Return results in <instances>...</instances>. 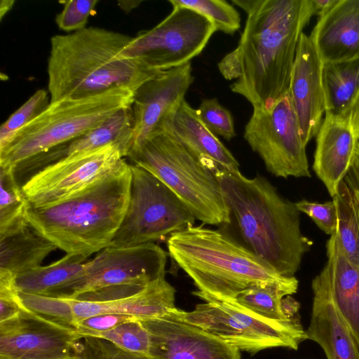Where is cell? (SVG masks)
Segmentation results:
<instances>
[{"mask_svg":"<svg viewBox=\"0 0 359 359\" xmlns=\"http://www.w3.org/2000/svg\"><path fill=\"white\" fill-rule=\"evenodd\" d=\"M243 137L276 177H311L306 145L289 93L269 109H253Z\"/></svg>","mask_w":359,"mask_h":359,"instance_id":"obj_11","label":"cell"},{"mask_svg":"<svg viewBox=\"0 0 359 359\" xmlns=\"http://www.w3.org/2000/svg\"><path fill=\"white\" fill-rule=\"evenodd\" d=\"M168 255L154 243L121 248L108 246L85 262L79 276L45 296L74 299L112 285H147L165 276Z\"/></svg>","mask_w":359,"mask_h":359,"instance_id":"obj_12","label":"cell"},{"mask_svg":"<svg viewBox=\"0 0 359 359\" xmlns=\"http://www.w3.org/2000/svg\"><path fill=\"white\" fill-rule=\"evenodd\" d=\"M133 128L132 108L123 109L84 135L22 161L18 165V172L22 177L29 178L63 158L109 144L118 146L126 157L132 147Z\"/></svg>","mask_w":359,"mask_h":359,"instance_id":"obj_18","label":"cell"},{"mask_svg":"<svg viewBox=\"0 0 359 359\" xmlns=\"http://www.w3.org/2000/svg\"><path fill=\"white\" fill-rule=\"evenodd\" d=\"M124 158L116 144L75 154L40 170L21 188L31 205H50L88 186L116 168Z\"/></svg>","mask_w":359,"mask_h":359,"instance_id":"obj_13","label":"cell"},{"mask_svg":"<svg viewBox=\"0 0 359 359\" xmlns=\"http://www.w3.org/2000/svg\"><path fill=\"white\" fill-rule=\"evenodd\" d=\"M295 205L299 212H303L310 217L325 233L330 236L334 233L337 214L333 200L324 203L302 200L295 203Z\"/></svg>","mask_w":359,"mask_h":359,"instance_id":"obj_38","label":"cell"},{"mask_svg":"<svg viewBox=\"0 0 359 359\" xmlns=\"http://www.w3.org/2000/svg\"><path fill=\"white\" fill-rule=\"evenodd\" d=\"M77 332L82 337L102 339L127 351L149 355V332L137 319L125 322L107 331L77 330Z\"/></svg>","mask_w":359,"mask_h":359,"instance_id":"obj_31","label":"cell"},{"mask_svg":"<svg viewBox=\"0 0 359 359\" xmlns=\"http://www.w3.org/2000/svg\"><path fill=\"white\" fill-rule=\"evenodd\" d=\"M194 80L189 62L158 73L135 90L131 107L133 128L130 149L140 145L180 107Z\"/></svg>","mask_w":359,"mask_h":359,"instance_id":"obj_15","label":"cell"},{"mask_svg":"<svg viewBox=\"0 0 359 359\" xmlns=\"http://www.w3.org/2000/svg\"><path fill=\"white\" fill-rule=\"evenodd\" d=\"M358 142L351 116L325 115L316 135L313 169L332 197L351 167Z\"/></svg>","mask_w":359,"mask_h":359,"instance_id":"obj_19","label":"cell"},{"mask_svg":"<svg viewBox=\"0 0 359 359\" xmlns=\"http://www.w3.org/2000/svg\"><path fill=\"white\" fill-rule=\"evenodd\" d=\"M298 280L293 277L254 284L236 298L241 306L265 318L285 321L288 319L282 308L283 299L296 293Z\"/></svg>","mask_w":359,"mask_h":359,"instance_id":"obj_28","label":"cell"},{"mask_svg":"<svg viewBox=\"0 0 359 359\" xmlns=\"http://www.w3.org/2000/svg\"><path fill=\"white\" fill-rule=\"evenodd\" d=\"M135 319L137 318L135 316L124 314H100L82 319L75 324V327L77 330L103 332Z\"/></svg>","mask_w":359,"mask_h":359,"instance_id":"obj_40","label":"cell"},{"mask_svg":"<svg viewBox=\"0 0 359 359\" xmlns=\"http://www.w3.org/2000/svg\"><path fill=\"white\" fill-rule=\"evenodd\" d=\"M48 91L37 90L22 106L15 111L0 128V151L4 149L16 133L49 104Z\"/></svg>","mask_w":359,"mask_h":359,"instance_id":"obj_33","label":"cell"},{"mask_svg":"<svg viewBox=\"0 0 359 359\" xmlns=\"http://www.w3.org/2000/svg\"><path fill=\"white\" fill-rule=\"evenodd\" d=\"M313 301L309 339L318 344L327 359H359V348L332 299L321 271L312 281Z\"/></svg>","mask_w":359,"mask_h":359,"instance_id":"obj_21","label":"cell"},{"mask_svg":"<svg viewBox=\"0 0 359 359\" xmlns=\"http://www.w3.org/2000/svg\"><path fill=\"white\" fill-rule=\"evenodd\" d=\"M14 1L6 0L1 1L0 5V18L2 19L5 15L12 8Z\"/></svg>","mask_w":359,"mask_h":359,"instance_id":"obj_47","label":"cell"},{"mask_svg":"<svg viewBox=\"0 0 359 359\" xmlns=\"http://www.w3.org/2000/svg\"><path fill=\"white\" fill-rule=\"evenodd\" d=\"M22 306L50 320L74 327L71 305L67 299L19 292ZM76 328V327H75Z\"/></svg>","mask_w":359,"mask_h":359,"instance_id":"obj_34","label":"cell"},{"mask_svg":"<svg viewBox=\"0 0 359 359\" xmlns=\"http://www.w3.org/2000/svg\"><path fill=\"white\" fill-rule=\"evenodd\" d=\"M344 180L354 194L359 204V142L357 143L351 167Z\"/></svg>","mask_w":359,"mask_h":359,"instance_id":"obj_42","label":"cell"},{"mask_svg":"<svg viewBox=\"0 0 359 359\" xmlns=\"http://www.w3.org/2000/svg\"><path fill=\"white\" fill-rule=\"evenodd\" d=\"M246 247L278 273L293 277L312 242L300 229L299 211L265 177L215 172Z\"/></svg>","mask_w":359,"mask_h":359,"instance_id":"obj_4","label":"cell"},{"mask_svg":"<svg viewBox=\"0 0 359 359\" xmlns=\"http://www.w3.org/2000/svg\"><path fill=\"white\" fill-rule=\"evenodd\" d=\"M218 69L227 80L238 79L241 76V63L236 50L234 49L218 63Z\"/></svg>","mask_w":359,"mask_h":359,"instance_id":"obj_41","label":"cell"},{"mask_svg":"<svg viewBox=\"0 0 359 359\" xmlns=\"http://www.w3.org/2000/svg\"><path fill=\"white\" fill-rule=\"evenodd\" d=\"M175 289L163 276L152 281L140 292L114 301L91 302L67 299L72 309L75 327L82 319L106 313L133 316L139 320L163 317L175 308Z\"/></svg>","mask_w":359,"mask_h":359,"instance_id":"obj_23","label":"cell"},{"mask_svg":"<svg viewBox=\"0 0 359 359\" xmlns=\"http://www.w3.org/2000/svg\"><path fill=\"white\" fill-rule=\"evenodd\" d=\"M135 91L116 87L81 98L52 102L22 127L0 151V166L20 163L69 142L100 126L117 111L132 107Z\"/></svg>","mask_w":359,"mask_h":359,"instance_id":"obj_7","label":"cell"},{"mask_svg":"<svg viewBox=\"0 0 359 359\" xmlns=\"http://www.w3.org/2000/svg\"><path fill=\"white\" fill-rule=\"evenodd\" d=\"M130 165L123 158L110 172L75 194L34 207L25 217L39 234L66 254L88 258L109 246L127 210Z\"/></svg>","mask_w":359,"mask_h":359,"instance_id":"obj_3","label":"cell"},{"mask_svg":"<svg viewBox=\"0 0 359 359\" xmlns=\"http://www.w3.org/2000/svg\"><path fill=\"white\" fill-rule=\"evenodd\" d=\"M322 65L310 35L303 32L291 73L289 93L306 146L317 135L325 113Z\"/></svg>","mask_w":359,"mask_h":359,"instance_id":"obj_17","label":"cell"},{"mask_svg":"<svg viewBox=\"0 0 359 359\" xmlns=\"http://www.w3.org/2000/svg\"><path fill=\"white\" fill-rule=\"evenodd\" d=\"M332 200L337 214L334 234L346 257L359 269V204L344 180Z\"/></svg>","mask_w":359,"mask_h":359,"instance_id":"obj_29","label":"cell"},{"mask_svg":"<svg viewBox=\"0 0 359 359\" xmlns=\"http://www.w3.org/2000/svg\"><path fill=\"white\" fill-rule=\"evenodd\" d=\"M310 36L323 63L359 57V0H337Z\"/></svg>","mask_w":359,"mask_h":359,"instance_id":"obj_22","label":"cell"},{"mask_svg":"<svg viewBox=\"0 0 359 359\" xmlns=\"http://www.w3.org/2000/svg\"><path fill=\"white\" fill-rule=\"evenodd\" d=\"M128 204L109 246L130 247L154 243L191 227L196 218L178 196L147 170L130 164Z\"/></svg>","mask_w":359,"mask_h":359,"instance_id":"obj_9","label":"cell"},{"mask_svg":"<svg viewBox=\"0 0 359 359\" xmlns=\"http://www.w3.org/2000/svg\"><path fill=\"white\" fill-rule=\"evenodd\" d=\"M326 248L327 262L322 271L333 302L359 348V269L346 257L334 233Z\"/></svg>","mask_w":359,"mask_h":359,"instance_id":"obj_24","label":"cell"},{"mask_svg":"<svg viewBox=\"0 0 359 359\" xmlns=\"http://www.w3.org/2000/svg\"><path fill=\"white\" fill-rule=\"evenodd\" d=\"M140 322L149 332L151 359H241L236 348L168 314Z\"/></svg>","mask_w":359,"mask_h":359,"instance_id":"obj_16","label":"cell"},{"mask_svg":"<svg viewBox=\"0 0 359 359\" xmlns=\"http://www.w3.org/2000/svg\"><path fill=\"white\" fill-rule=\"evenodd\" d=\"M82 337L75 327L23 308L0 322V359H76Z\"/></svg>","mask_w":359,"mask_h":359,"instance_id":"obj_14","label":"cell"},{"mask_svg":"<svg viewBox=\"0 0 359 359\" xmlns=\"http://www.w3.org/2000/svg\"><path fill=\"white\" fill-rule=\"evenodd\" d=\"M97 0L62 1L63 8L55 17V23L63 32L72 33L86 27L88 18L95 14Z\"/></svg>","mask_w":359,"mask_h":359,"instance_id":"obj_37","label":"cell"},{"mask_svg":"<svg viewBox=\"0 0 359 359\" xmlns=\"http://www.w3.org/2000/svg\"><path fill=\"white\" fill-rule=\"evenodd\" d=\"M132 39L97 27L52 36L47 65L50 102L91 96L116 87L135 92L159 72L125 54Z\"/></svg>","mask_w":359,"mask_h":359,"instance_id":"obj_2","label":"cell"},{"mask_svg":"<svg viewBox=\"0 0 359 359\" xmlns=\"http://www.w3.org/2000/svg\"><path fill=\"white\" fill-rule=\"evenodd\" d=\"M247 14L236 50L241 76L231 90L253 109H269L289 93L303 29L316 14L313 0H232Z\"/></svg>","mask_w":359,"mask_h":359,"instance_id":"obj_1","label":"cell"},{"mask_svg":"<svg viewBox=\"0 0 359 359\" xmlns=\"http://www.w3.org/2000/svg\"><path fill=\"white\" fill-rule=\"evenodd\" d=\"M142 3L141 1H119L118 6L125 12H130L137 7Z\"/></svg>","mask_w":359,"mask_h":359,"instance_id":"obj_46","label":"cell"},{"mask_svg":"<svg viewBox=\"0 0 359 359\" xmlns=\"http://www.w3.org/2000/svg\"><path fill=\"white\" fill-rule=\"evenodd\" d=\"M325 115L349 116L359 97V57L322 65Z\"/></svg>","mask_w":359,"mask_h":359,"instance_id":"obj_25","label":"cell"},{"mask_svg":"<svg viewBox=\"0 0 359 359\" xmlns=\"http://www.w3.org/2000/svg\"><path fill=\"white\" fill-rule=\"evenodd\" d=\"M160 180L205 224L231 222V212L215 173L171 133L158 129L127 156Z\"/></svg>","mask_w":359,"mask_h":359,"instance_id":"obj_6","label":"cell"},{"mask_svg":"<svg viewBox=\"0 0 359 359\" xmlns=\"http://www.w3.org/2000/svg\"><path fill=\"white\" fill-rule=\"evenodd\" d=\"M216 31L210 20L194 10L172 7L157 25L133 37L125 54L150 71H167L190 62Z\"/></svg>","mask_w":359,"mask_h":359,"instance_id":"obj_10","label":"cell"},{"mask_svg":"<svg viewBox=\"0 0 359 359\" xmlns=\"http://www.w3.org/2000/svg\"><path fill=\"white\" fill-rule=\"evenodd\" d=\"M337 0H313L316 14L319 17L327 12L330 8H332Z\"/></svg>","mask_w":359,"mask_h":359,"instance_id":"obj_44","label":"cell"},{"mask_svg":"<svg viewBox=\"0 0 359 359\" xmlns=\"http://www.w3.org/2000/svg\"><path fill=\"white\" fill-rule=\"evenodd\" d=\"M168 255L193 280L197 291L234 300L250 286L283 277L246 246L222 232L203 226L172 233Z\"/></svg>","mask_w":359,"mask_h":359,"instance_id":"obj_5","label":"cell"},{"mask_svg":"<svg viewBox=\"0 0 359 359\" xmlns=\"http://www.w3.org/2000/svg\"><path fill=\"white\" fill-rule=\"evenodd\" d=\"M351 121L356 137L359 141V97L351 113Z\"/></svg>","mask_w":359,"mask_h":359,"instance_id":"obj_45","label":"cell"},{"mask_svg":"<svg viewBox=\"0 0 359 359\" xmlns=\"http://www.w3.org/2000/svg\"><path fill=\"white\" fill-rule=\"evenodd\" d=\"M57 248L39 234L28 223L0 238V269L15 276L36 268Z\"/></svg>","mask_w":359,"mask_h":359,"instance_id":"obj_26","label":"cell"},{"mask_svg":"<svg viewBox=\"0 0 359 359\" xmlns=\"http://www.w3.org/2000/svg\"><path fill=\"white\" fill-rule=\"evenodd\" d=\"M283 310L288 319H299V304L290 295L285 297L282 300Z\"/></svg>","mask_w":359,"mask_h":359,"instance_id":"obj_43","label":"cell"},{"mask_svg":"<svg viewBox=\"0 0 359 359\" xmlns=\"http://www.w3.org/2000/svg\"><path fill=\"white\" fill-rule=\"evenodd\" d=\"M196 110L205 126L216 136L229 141L236 135L231 112L217 98L203 100Z\"/></svg>","mask_w":359,"mask_h":359,"instance_id":"obj_35","label":"cell"},{"mask_svg":"<svg viewBox=\"0 0 359 359\" xmlns=\"http://www.w3.org/2000/svg\"><path fill=\"white\" fill-rule=\"evenodd\" d=\"M86 257L66 254L47 266H39L15 276L18 292L46 295L79 276Z\"/></svg>","mask_w":359,"mask_h":359,"instance_id":"obj_27","label":"cell"},{"mask_svg":"<svg viewBox=\"0 0 359 359\" xmlns=\"http://www.w3.org/2000/svg\"><path fill=\"white\" fill-rule=\"evenodd\" d=\"M75 357L76 359H151L148 355L127 351L95 337H82L78 343Z\"/></svg>","mask_w":359,"mask_h":359,"instance_id":"obj_36","label":"cell"},{"mask_svg":"<svg viewBox=\"0 0 359 359\" xmlns=\"http://www.w3.org/2000/svg\"><path fill=\"white\" fill-rule=\"evenodd\" d=\"M0 238L27 224L25 215L28 201L11 168L0 166Z\"/></svg>","mask_w":359,"mask_h":359,"instance_id":"obj_30","label":"cell"},{"mask_svg":"<svg viewBox=\"0 0 359 359\" xmlns=\"http://www.w3.org/2000/svg\"><path fill=\"white\" fill-rule=\"evenodd\" d=\"M158 129L171 133L201 164L214 173L220 170L240 171L239 163L233 155L205 126L197 110L185 100L162 122Z\"/></svg>","mask_w":359,"mask_h":359,"instance_id":"obj_20","label":"cell"},{"mask_svg":"<svg viewBox=\"0 0 359 359\" xmlns=\"http://www.w3.org/2000/svg\"><path fill=\"white\" fill-rule=\"evenodd\" d=\"M22 308L14 275L0 269V322L13 318Z\"/></svg>","mask_w":359,"mask_h":359,"instance_id":"obj_39","label":"cell"},{"mask_svg":"<svg viewBox=\"0 0 359 359\" xmlns=\"http://www.w3.org/2000/svg\"><path fill=\"white\" fill-rule=\"evenodd\" d=\"M172 7H185L199 13L215 25L217 31L233 34L241 28L238 11L224 0H169Z\"/></svg>","mask_w":359,"mask_h":359,"instance_id":"obj_32","label":"cell"},{"mask_svg":"<svg viewBox=\"0 0 359 359\" xmlns=\"http://www.w3.org/2000/svg\"><path fill=\"white\" fill-rule=\"evenodd\" d=\"M193 294L205 302L191 311L176 307L170 316L195 325L225 343L251 354L274 347L297 350L308 339L299 320H272L241 306L236 300H221L198 291Z\"/></svg>","mask_w":359,"mask_h":359,"instance_id":"obj_8","label":"cell"}]
</instances>
